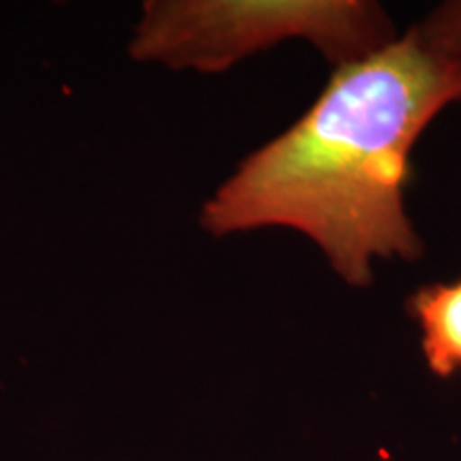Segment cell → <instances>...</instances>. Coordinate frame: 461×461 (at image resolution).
<instances>
[{
    "mask_svg": "<svg viewBox=\"0 0 461 461\" xmlns=\"http://www.w3.org/2000/svg\"><path fill=\"white\" fill-rule=\"evenodd\" d=\"M293 39L342 67L387 48L397 32L372 0H154L143 5L131 54L176 71L222 73Z\"/></svg>",
    "mask_w": 461,
    "mask_h": 461,
    "instance_id": "7a4b0ae2",
    "label": "cell"
},
{
    "mask_svg": "<svg viewBox=\"0 0 461 461\" xmlns=\"http://www.w3.org/2000/svg\"><path fill=\"white\" fill-rule=\"evenodd\" d=\"M408 314L419 325L429 370L451 378L461 370V278L420 286L408 297Z\"/></svg>",
    "mask_w": 461,
    "mask_h": 461,
    "instance_id": "3957f363",
    "label": "cell"
},
{
    "mask_svg": "<svg viewBox=\"0 0 461 461\" xmlns=\"http://www.w3.org/2000/svg\"><path fill=\"white\" fill-rule=\"evenodd\" d=\"M414 28L425 48L461 77V0L438 5Z\"/></svg>",
    "mask_w": 461,
    "mask_h": 461,
    "instance_id": "277c9868",
    "label": "cell"
},
{
    "mask_svg": "<svg viewBox=\"0 0 461 461\" xmlns=\"http://www.w3.org/2000/svg\"><path fill=\"white\" fill-rule=\"evenodd\" d=\"M461 77L411 28L393 43L336 67L308 112L238 165L201 210L216 238L299 230L350 286H370L376 258L417 261L423 241L408 216L412 149Z\"/></svg>",
    "mask_w": 461,
    "mask_h": 461,
    "instance_id": "6da1fadb",
    "label": "cell"
}]
</instances>
